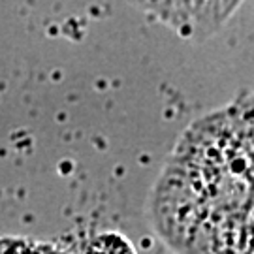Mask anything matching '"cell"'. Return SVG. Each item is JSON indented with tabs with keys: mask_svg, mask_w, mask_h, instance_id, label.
Instances as JSON below:
<instances>
[{
	"mask_svg": "<svg viewBox=\"0 0 254 254\" xmlns=\"http://www.w3.org/2000/svg\"><path fill=\"white\" fill-rule=\"evenodd\" d=\"M162 189L164 218L209 196L189 249L198 254H247L253 224L251 132L209 127L185 147Z\"/></svg>",
	"mask_w": 254,
	"mask_h": 254,
	"instance_id": "cell-1",
	"label": "cell"
},
{
	"mask_svg": "<svg viewBox=\"0 0 254 254\" xmlns=\"http://www.w3.org/2000/svg\"><path fill=\"white\" fill-rule=\"evenodd\" d=\"M87 254H132V249L117 236H104L96 239Z\"/></svg>",
	"mask_w": 254,
	"mask_h": 254,
	"instance_id": "cell-2",
	"label": "cell"
},
{
	"mask_svg": "<svg viewBox=\"0 0 254 254\" xmlns=\"http://www.w3.org/2000/svg\"><path fill=\"white\" fill-rule=\"evenodd\" d=\"M0 254H55L47 247H34L25 243H0Z\"/></svg>",
	"mask_w": 254,
	"mask_h": 254,
	"instance_id": "cell-3",
	"label": "cell"
}]
</instances>
